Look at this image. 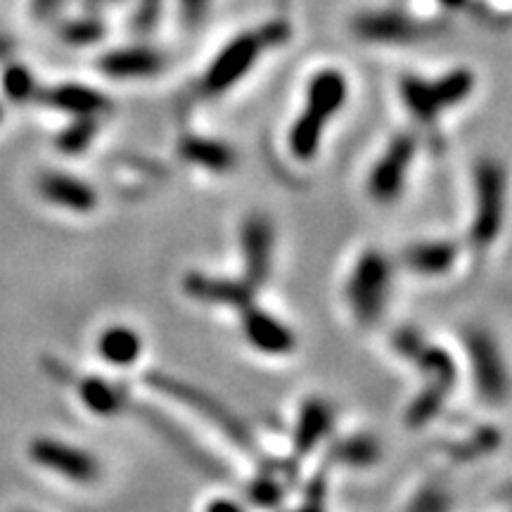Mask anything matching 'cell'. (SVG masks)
<instances>
[{"mask_svg":"<svg viewBox=\"0 0 512 512\" xmlns=\"http://www.w3.org/2000/svg\"><path fill=\"white\" fill-rule=\"evenodd\" d=\"M394 287V261L382 249L368 247L356 256L347 278V306L361 328H373L389 309Z\"/></svg>","mask_w":512,"mask_h":512,"instance_id":"cell-1","label":"cell"},{"mask_svg":"<svg viewBox=\"0 0 512 512\" xmlns=\"http://www.w3.org/2000/svg\"><path fill=\"white\" fill-rule=\"evenodd\" d=\"M145 384L150 389H155L157 394L169 396L176 403H181L183 408L188 411L202 415V420L211 422L221 434H226V439L233 441L235 446L242 448L247 453H256L259 446H256V439L245 422L240 420L238 413L230 411V406L211 396L209 392H204L202 387L197 384H190L181 380V377L164 373V370H150L145 375Z\"/></svg>","mask_w":512,"mask_h":512,"instance_id":"cell-2","label":"cell"},{"mask_svg":"<svg viewBox=\"0 0 512 512\" xmlns=\"http://www.w3.org/2000/svg\"><path fill=\"white\" fill-rule=\"evenodd\" d=\"M475 209L470 221V245L489 249L498 240L505 221V166L494 157L475 166Z\"/></svg>","mask_w":512,"mask_h":512,"instance_id":"cell-3","label":"cell"},{"mask_svg":"<svg viewBox=\"0 0 512 512\" xmlns=\"http://www.w3.org/2000/svg\"><path fill=\"white\" fill-rule=\"evenodd\" d=\"M29 458L34 465L76 486H93L102 477V463L93 451L50 434L29 441Z\"/></svg>","mask_w":512,"mask_h":512,"instance_id":"cell-4","label":"cell"},{"mask_svg":"<svg viewBox=\"0 0 512 512\" xmlns=\"http://www.w3.org/2000/svg\"><path fill=\"white\" fill-rule=\"evenodd\" d=\"M266 48L271 46H268L264 29L245 31V34L235 36L233 41L221 48V53L214 57V62L204 72L202 93L207 98H216V95H223L230 88L238 86L256 67V62H259V57Z\"/></svg>","mask_w":512,"mask_h":512,"instance_id":"cell-5","label":"cell"},{"mask_svg":"<svg viewBox=\"0 0 512 512\" xmlns=\"http://www.w3.org/2000/svg\"><path fill=\"white\" fill-rule=\"evenodd\" d=\"M465 356L479 399L489 406H501L508 399V366L496 337L484 328L465 332Z\"/></svg>","mask_w":512,"mask_h":512,"instance_id":"cell-6","label":"cell"},{"mask_svg":"<svg viewBox=\"0 0 512 512\" xmlns=\"http://www.w3.org/2000/svg\"><path fill=\"white\" fill-rule=\"evenodd\" d=\"M418 155V138L411 131H401L389 140L382 157L370 169L366 188L370 200L377 204H394L406 188L408 171Z\"/></svg>","mask_w":512,"mask_h":512,"instance_id":"cell-7","label":"cell"},{"mask_svg":"<svg viewBox=\"0 0 512 512\" xmlns=\"http://www.w3.org/2000/svg\"><path fill=\"white\" fill-rule=\"evenodd\" d=\"M240 259H242V278L247 280L254 290L268 285L273 275L275 261V226L261 211H252L240 223L238 233Z\"/></svg>","mask_w":512,"mask_h":512,"instance_id":"cell-8","label":"cell"},{"mask_svg":"<svg viewBox=\"0 0 512 512\" xmlns=\"http://www.w3.org/2000/svg\"><path fill=\"white\" fill-rule=\"evenodd\" d=\"M240 318V335L245 339L247 347H252L256 354L283 358L292 356L299 347L297 332L292 325H287L283 318L275 313L261 309L259 304L252 302L245 309L238 311Z\"/></svg>","mask_w":512,"mask_h":512,"instance_id":"cell-9","label":"cell"},{"mask_svg":"<svg viewBox=\"0 0 512 512\" xmlns=\"http://www.w3.org/2000/svg\"><path fill=\"white\" fill-rule=\"evenodd\" d=\"M351 31L358 41L380 46H411L425 41L427 27L401 10H368L354 17Z\"/></svg>","mask_w":512,"mask_h":512,"instance_id":"cell-10","label":"cell"},{"mask_svg":"<svg viewBox=\"0 0 512 512\" xmlns=\"http://www.w3.org/2000/svg\"><path fill=\"white\" fill-rule=\"evenodd\" d=\"M181 285L185 297L204 306L240 311L247 304L256 302V290L245 278H226V275H214L207 271H190L183 275Z\"/></svg>","mask_w":512,"mask_h":512,"instance_id":"cell-11","label":"cell"},{"mask_svg":"<svg viewBox=\"0 0 512 512\" xmlns=\"http://www.w3.org/2000/svg\"><path fill=\"white\" fill-rule=\"evenodd\" d=\"M36 192L50 207H57L69 214H93L100 204L98 190L83 178L67 171H43L36 181Z\"/></svg>","mask_w":512,"mask_h":512,"instance_id":"cell-12","label":"cell"},{"mask_svg":"<svg viewBox=\"0 0 512 512\" xmlns=\"http://www.w3.org/2000/svg\"><path fill=\"white\" fill-rule=\"evenodd\" d=\"M166 57L152 46H124L100 55L98 69L114 81H145L164 72Z\"/></svg>","mask_w":512,"mask_h":512,"instance_id":"cell-13","label":"cell"},{"mask_svg":"<svg viewBox=\"0 0 512 512\" xmlns=\"http://www.w3.org/2000/svg\"><path fill=\"white\" fill-rule=\"evenodd\" d=\"M335 430V408L323 396H309L299 406L292 425V451L297 458L311 456Z\"/></svg>","mask_w":512,"mask_h":512,"instance_id":"cell-14","label":"cell"},{"mask_svg":"<svg viewBox=\"0 0 512 512\" xmlns=\"http://www.w3.org/2000/svg\"><path fill=\"white\" fill-rule=\"evenodd\" d=\"M460 242L448 238H432V240H418L411 242L403 249L401 261L408 271L422 278H444L458 266Z\"/></svg>","mask_w":512,"mask_h":512,"instance_id":"cell-15","label":"cell"},{"mask_svg":"<svg viewBox=\"0 0 512 512\" xmlns=\"http://www.w3.org/2000/svg\"><path fill=\"white\" fill-rule=\"evenodd\" d=\"M38 98L53 107L57 112L69 114V117H98L102 119L112 110V102L98 88L86 86V83H60V86L46 88L38 93Z\"/></svg>","mask_w":512,"mask_h":512,"instance_id":"cell-16","label":"cell"},{"mask_svg":"<svg viewBox=\"0 0 512 512\" xmlns=\"http://www.w3.org/2000/svg\"><path fill=\"white\" fill-rule=\"evenodd\" d=\"M178 157L216 176H226L238 166V152L233 145L219 138L197 136V133H185L178 140Z\"/></svg>","mask_w":512,"mask_h":512,"instance_id":"cell-17","label":"cell"},{"mask_svg":"<svg viewBox=\"0 0 512 512\" xmlns=\"http://www.w3.org/2000/svg\"><path fill=\"white\" fill-rule=\"evenodd\" d=\"M349 100V81L344 72H339L335 67L318 69L306 83V105L304 110H309L316 117L325 119L330 124L339 112L344 110Z\"/></svg>","mask_w":512,"mask_h":512,"instance_id":"cell-18","label":"cell"},{"mask_svg":"<svg viewBox=\"0 0 512 512\" xmlns=\"http://www.w3.org/2000/svg\"><path fill=\"white\" fill-rule=\"evenodd\" d=\"M76 399L88 413L95 415V418L112 420L117 415L124 413L128 396L124 387L117 382L107 380L105 375H83L74 382Z\"/></svg>","mask_w":512,"mask_h":512,"instance_id":"cell-19","label":"cell"},{"mask_svg":"<svg viewBox=\"0 0 512 512\" xmlns=\"http://www.w3.org/2000/svg\"><path fill=\"white\" fill-rule=\"evenodd\" d=\"M98 356L112 368H133L143 356V335L124 323H112L98 335L95 342Z\"/></svg>","mask_w":512,"mask_h":512,"instance_id":"cell-20","label":"cell"},{"mask_svg":"<svg viewBox=\"0 0 512 512\" xmlns=\"http://www.w3.org/2000/svg\"><path fill=\"white\" fill-rule=\"evenodd\" d=\"M382 458V444L380 439L368 432H356L349 437H339L332 441L328 448V463L356 467V470H366L380 463Z\"/></svg>","mask_w":512,"mask_h":512,"instance_id":"cell-21","label":"cell"},{"mask_svg":"<svg viewBox=\"0 0 512 512\" xmlns=\"http://www.w3.org/2000/svg\"><path fill=\"white\" fill-rule=\"evenodd\" d=\"M415 368L425 375L427 382L437 384V387L446 389L448 394L456 389L458 384V363L456 358L448 354V349L439 347V344H430L425 339L422 347L408 358Z\"/></svg>","mask_w":512,"mask_h":512,"instance_id":"cell-22","label":"cell"},{"mask_svg":"<svg viewBox=\"0 0 512 512\" xmlns=\"http://www.w3.org/2000/svg\"><path fill=\"white\" fill-rule=\"evenodd\" d=\"M325 128H328V121L316 117L309 110L299 112V117L292 121L290 136H287V147H290V155L297 159V162L309 164L318 157L320 145H323Z\"/></svg>","mask_w":512,"mask_h":512,"instance_id":"cell-23","label":"cell"},{"mask_svg":"<svg viewBox=\"0 0 512 512\" xmlns=\"http://www.w3.org/2000/svg\"><path fill=\"white\" fill-rule=\"evenodd\" d=\"M399 88L403 105H406V110L413 114V119L418 124H437L441 110L437 107V100H434L430 79H422L418 74H406L401 79Z\"/></svg>","mask_w":512,"mask_h":512,"instance_id":"cell-24","label":"cell"},{"mask_svg":"<svg viewBox=\"0 0 512 512\" xmlns=\"http://www.w3.org/2000/svg\"><path fill=\"white\" fill-rule=\"evenodd\" d=\"M434 100H437V107L444 114L446 110H453V107H460L463 102L470 100V95L475 93L477 88V76L470 72V69H451V72L441 74L439 79L430 81Z\"/></svg>","mask_w":512,"mask_h":512,"instance_id":"cell-25","label":"cell"},{"mask_svg":"<svg viewBox=\"0 0 512 512\" xmlns=\"http://www.w3.org/2000/svg\"><path fill=\"white\" fill-rule=\"evenodd\" d=\"M98 131H100L98 117H72V121H69V124L55 136V145L62 155L81 157L83 152H88V147L95 143Z\"/></svg>","mask_w":512,"mask_h":512,"instance_id":"cell-26","label":"cell"},{"mask_svg":"<svg viewBox=\"0 0 512 512\" xmlns=\"http://www.w3.org/2000/svg\"><path fill=\"white\" fill-rule=\"evenodd\" d=\"M446 399V389H441L432 382H425V387H422L420 392L415 394V399L408 403L406 425L411 427V430H422V427H427L441 411H444Z\"/></svg>","mask_w":512,"mask_h":512,"instance_id":"cell-27","label":"cell"},{"mask_svg":"<svg viewBox=\"0 0 512 512\" xmlns=\"http://www.w3.org/2000/svg\"><path fill=\"white\" fill-rule=\"evenodd\" d=\"M287 496V484L280 479L278 472H259L252 482L247 484V498L254 508L278 510Z\"/></svg>","mask_w":512,"mask_h":512,"instance_id":"cell-28","label":"cell"},{"mask_svg":"<svg viewBox=\"0 0 512 512\" xmlns=\"http://www.w3.org/2000/svg\"><path fill=\"white\" fill-rule=\"evenodd\" d=\"M453 505H456V496L451 486L441 479H430L418 486L403 512H451Z\"/></svg>","mask_w":512,"mask_h":512,"instance_id":"cell-29","label":"cell"},{"mask_svg":"<svg viewBox=\"0 0 512 512\" xmlns=\"http://www.w3.org/2000/svg\"><path fill=\"white\" fill-rule=\"evenodd\" d=\"M107 34L105 22L95 15H79L67 19V22L60 27V38L67 46L74 48H88L100 43Z\"/></svg>","mask_w":512,"mask_h":512,"instance_id":"cell-30","label":"cell"},{"mask_svg":"<svg viewBox=\"0 0 512 512\" xmlns=\"http://www.w3.org/2000/svg\"><path fill=\"white\" fill-rule=\"evenodd\" d=\"M3 93L10 102H17V105H27L31 100H38V81L34 72L24 64H10L3 72Z\"/></svg>","mask_w":512,"mask_h":512,"instance_id":"cell-31","label":"cell"},{"mask_svg":"<svg viewBox=\"0 0 512 512\" xmlns=\"http://www.w3.org/2000/svg\"><path fill=\"white\" fill-rule=\"evenodd\" d=\"M498 444H501V432H498L496 427H482V430L470 434L463 444L453 446L451 458L460 460V463H467V460H475L479 456L496 451Z\"/></svg>","mask_w":512,"mask_h":512,"instance_id":"cell-32","label":"cell"},{"mask_svg":"<svg viewBox=\"0 0 512 512\" xmlns=\"http://www.w3.org/2000/svg\"><path fill=\"white\" fill-rule=\"evenodd\" d=\"M164 3L166 0H138L131 27L136 29L140 36L152 34V31L159 27V22H162Z\"/></svg>","mask_w":512,"mask_h":512,"instance_id":"cell-33","label":"cell"},{"mask_svg":"<svg viewBox=\"0 0 512 512\" xmlns=\"http://www.w3.org/2000/svg\"><path fill=\"white\" fill-rule=\"evenodd\" d=\"M325 498H328V477H325V472H318V475L306 484L304 501L294 510L287 512H328L325 510Z\"/></svg>","mask_w":512,"mask_h":512,"instance_id":"cell-34","label":"cell"},{"mask_svg":"<svg viewBox=\"0 0 512 512\" xmlns=\"http://www.w3.org/2000/svg\"><path fill=\"white\" fill-rule=\"evenodd\" d=\"M211 8V0H178V10H181L185 27H200L207 19Z\"/></svg>","mask_w":512,"mask_h":512,"instance_id":"cell-35","label":"cell"},{"mask_svg":"<svg viewBox=\"0 0 512 512\" xmlns=\"http://www.w3.org/2000/svg\"><path fill=\"white\" fill-rule=\"evenodd\" d=\"M64 8V0H31V12L38 22H48L55 15H60V10Z\"/></svg>","mask_w":512,"mask_h":512,"instance_id":"cell-36","label":"cell"},{"mask_svg":"<svg viewBox=\"0 0 512 512\" xmlns=\"http://www.w3.org/2000/svg\"><path fill=\"white\" fill-rule=\"evenodd\" d=\"M204 512H249L245 505L230 496H216L204 505Z\"/></svg>","mask_w":512,"mask_h":512,"instance_id":"cell-37","label":"cell"},{"mask_svg":"<svg viewBox=\"0 0 512 512\" xmlns=\"http://www.w3.org/2000/svg\"><path fill=\"white\" fill-rule=\"evenodd\" d=\"M439 3L444 5L446 10H460V8H465L467 0H439Z\"/></svg>","mask_w":512,"mask_h":512,"instance_id":"cell-38","label":"cell"},{"mask_svg":"<svg viewBox=\"0 0 512 512\" xmlns=\"http://www.w3.org/2000/svg\"><path fill=\"white\" fill-rule=\"evenodd\" d=\"M95 3H121V0H95Z\"/></svg>","mask_w":512,"mask_h":512,"instance_id":"cell-39","label":"cell"},{"mask_svg":"<svg viewBox=\"0 0 512 512\" xmlns=\"http://www.w3.org/2000/svg\"><path fill=\"white\" fill-rule=\"evenodd\" d=\"M3 119H5V112H3V105H0V124H3Z\"/></svg>","mask_w":512,"mask_h":512,"instance_id":"cell-40","label":"cell"},{"mask_svg":"<svg viewBox=\"0 0 512 512\" xmlns=\"http://www.w3.org/2000/svg\"><path fill=\"white\" fill-rule=\"evenodd\" d=\"M22 512H29V510H22Z\"/></svg>","mask_w":512,"mask_h":512,"instance_id":"cell-41","label":"cell"}]
</instances>
